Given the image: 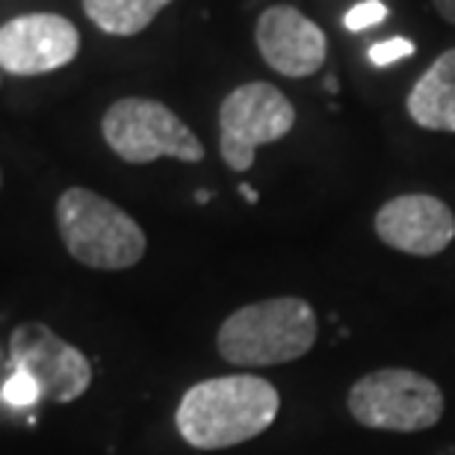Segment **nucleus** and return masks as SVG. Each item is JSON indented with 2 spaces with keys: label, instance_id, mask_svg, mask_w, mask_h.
Instances as JSON below:
<instances>
[{
  "label": "nucleus",
  "instance_id": "f257e3e1",
  "mask_svg": "<svg viewBox=\"0 0 455 455\" xmlns=\"http://www.w3.org/2000/svg\"><path fill=\"white\" fill-rule=\"evenodd\" d=\"M278 390L258 376H220L198 381L184 394L175 423L189 447L225 450L258 438L275 423Z\"/></svg>",
  "mask_w": 455,
  "mask_h": 455
},
{
  "label": "nucleus",
  "instance_id": "f03ea898",
  "mask_svg": "<svg viewBox=\"0 0 455 455\" xmlns=\"http://www.w3.org/2000/svg\"><path fill=\"white\" fill-rule=\"evenodd\" d=\"M316 343V314L305 299L278 296L245 305L222 323L216 349L236 367L299 361Z\"/></svg>",
  "mask_w": 455,
  "mask_h": 455
},
{
  "label": "nucleus",
  "instance_id": "7ed1b4c3",
  "mask_svg": "<svg viewBox=\"0 0 455 455\" xmlns=\"http://www.w3.org/2000/svg\"><path fill=\"white\" fill-rule=\"evenodd\" d=\"M57 228L66 251L89 269H131L148 249L140 222L86 187H71L60 196Z\"/></svg>",
  "mask_w": 455,
  "mask_h": 455
},
{
  "label": "nucleus",
  "instance_id": "20e7f679",
  "mask_svg": "<svg viewBox=\"0 0 455 455\" xmlns=\"http://www.w3.org/2000/svg\"><path fill=\"white\" fill-rule=\"evenodd\" d=\"M101 133L110 151L124 163L145 166L160 157L180 163L204 160L202 140L154 98H122L101 118Z\"/></svg>",
  "mask_w": 455,
  "mask_h": 455
},
{
  "label": "nucleus",
  "instance_id": "39448f33",
  "mask_svg": "<svg viewBox=\"0 0 455 455\" xmlns=\"http://www.w3.org/2000/svg\"><path fill=\"white\" fill-rule=\"evenodd\" d=\"M349 414L367 429L423 432L443 417V394L414 370H376L352 385Z\"/></svg>",
  "mask_w": 455,
  "mask_h": 455
},
{
  "label": "nucleus",
  "instance_id": "423d86ee",
  "mask_svg": "<svg viewBox=\"0 0 455 455\" xmlns=\"http://www.w3.org/2000/svg\"><path fill=\"white\" fill-rule=\"evenodd\" d=\"M296 107L267 80L236 86L220 107V154L234 172H249L260 145H272L293 131Z\"/></svg>",
  "mask_w": 455,
  "mask_h": 455
},
{
  "label": "nucleus",
  "instance_id": "0eeeda50",
  "mask_svg": "<svg viewBox=\"0 0 455 455\" xmlns=\"http://www.w3.org/2000/svg\"><path fill=\"white\" fill-rule=\"evenodd\" d=\"M9 358L15 370L33 376L48 403H75L92 385V363L86 355L42 323L18 325L9 340Z\"/></svg>",
  "mask_w": 455,
  "mask_h": 455
},
{
  "label": "nucleus",
  "instance_id": "6e6552de",
  "mask_svg": "<svg viewBox=\"0 0 455 455\" xmlns=\"http://www.w3.org/2000/svg\"><path fill=\"white\" fill-rule=\"evenodd\" d=\"M77 51L80 33L62 15L30 12L0 27V71L6 75H48V71L68 66Z\"/></svg>",
  "mask_w": 455,
  "mask_h": 455
},
{
  "label": "nucleus",
  "instance_id": "1a4fd4ad",
  "mask_svg": "<svg viewBox=\"0 0 455 455\" xmlns=\"http://www.w3.org/2000/svg\"><path fill=\"white\" fill-rule=\"evenodd\" d=\"M254 44L272 71L293 80L316 75L329 57V39L323 27L287 4L263 9L254 24Z\"/></svg>",
  "mask_w": 455,
  "mask_h": 455
},
{
  "label": "nucleus",
  "instance_id": "9d476101",
  "mask_svg": "<svg viewBox=\"0 0 455 455\" xmlns=\"http://www.w3.org/2000/svg\"><path fill=\"white\" fill-rule=\"evenodd\" d=\"M376 234L390 249L435 258L455 240V213L447 202L429 193H405L390 198L376 213Z\"/></svg>",
  "mask_w": 455,
  "mask_h": 455
},
{
  "label": "nucleus",
  "instance_id": "9b49d317",
  "mask_svg": "<svg viewBox=\"0 0 455 455\" xmlns=\"http://www.w3.org/2000/svg\"><path fill=\"white\" fill-rule=\"evenodd\" d=\"M405 110L423 131L455 133V48L443 51L417 77L405 98Z\"/></svg>",
  "mask_w": 455,
  "mask_h": 455
},
{
  "label": "nucleus",
  "instance_id": "f8f14e48",
  "mask_svg": "<svg viewBox=\"0 0 455 455\" xmlns=\"http://www.w3.org/2000/svg\"><path fill=\"white\" fill-rule=\"evenodd\" d=\"M172 0H84V12L98 30L110 36H136L166 9Z\"/></svg>",
  "mask_w": 455,
  "mask_h": 455
},
{
  "label": "nucleus",
  "instance_id": "ddd939ff",
  "mask_svg": "<svg viewBox=\"0 0 455 455\" xmlns=\"http://www.w3.org/2000/svg\"><path fill=\"white\" fill-rule=\"evenodd\" d=\"M4 403L15 405V408H30L42 399L39 385L33 381V376H27L24 370H12V376L4 381Z\"/></svg>",
  "mask_w": 455,
  "mask_h": 455
},
{
  "label": "nucleus",
  "instance_id": "4468645a",
  "mask_svg": "<svg viewBox=\"0 0 455 455\" xmlns=\"http://www.w3.org/2000/svg\"><path fill=\"white\" fill-rule=\"evenodd\" d=\"M414 53V44L408 39H387V42H379L370 48V62L372 66H390V62L403 60V57H411Z\"/></svg>",
  "mask_w": 455,
  "mask_h": 455
},
{
  "label": "nucleus",
  "instance_id": "2eb2a0df",
  "mask_svg": "<svg viewBox=\"0 0 455 455\" xmlns=\"http://www.w3.org/2000/svg\"><path fill=\"white\" fill-rule=\"evenodd\" d=\"M381 18H387V6L379 4V0H363L361 6L349 9V15H346V27H349V30H363V27L379 24Z\"/></svg>",
  "mask_w": 455,
  "mask_h": 455
},
{
  "label": "nucleus",
  "instance_id": "dca6fc26",
  "mask_svg": "<svg viewBox=\"0 0 455 455\" xmlns=\"http://www.w3.org/2000/svg\"><path fill=\"white\" fill-rule=\"evenodd\" d=\"M435 12H438L443 21L455 27V0H432Z\"/></svg>",
  "mask_w": 455,
  "mask_h": 455
},
{
  "label": "nucleus",
  "instance_id": "f3484780",
  "mask_svg": "<svg viewBox=\"0 0 455 455\" xmlns=\"http://www.w3.org/2000/svg\"><path fill=\"white\" fill-rule=\"evenodd\" d=\"M0 184H4V175H0Z\"/></svg>",
  "mask_w": 455,
  "mask_h": 455
}]
</instances>
